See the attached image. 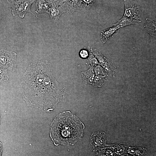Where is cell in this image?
<instances>
[{"label": "cell", "mask_w": 156, "mask_h": 156, "mask_svg": "<svg viewBox=\"0 0 156 156\" xmlns=\"http://www.w3.org/2000/svg\"><path fill=\"white\" fill-rule=\"evenodd\" d=\"M21 86L27 105L43 111L53 110L64 98L65 88L55 78L51 65L46 60L30 64Z\"/></svg>", "instance_id": "1"}, {"label": "cell", "mask_w": 156, "mask_h": 156, "mask_svg": "<svg viewBox=\"0 0 156 156\" xmlns=\"http://www.w3.org/2000/svg\"><path fill=\"white\" fill-rule=\"evenodd\" d=\"M84 124L70 111L56 116L50 125V137L56 146L73 145L83 135Z\"/></svg>", "instance_id": "2"}, {"label": "cell", "mask_w": 156, "mask_h": 156, "mask_svg": "<svg viewBox=\"0 0 156 156\" xmlns=\"http://www.w3.org/2000/svg\"><path fill=\"white\" fill-rule=\"evenodd\" d=\"M125 10L123 17L114 25L121 27L132 24H139L141 22L143 10L138 3L133 0H124Z\"/></svg>", "instance_id": "3"}, {"label": "cell", "mask_w": 156, "mask_h": 156, "mask_svg": "<svg viewBox=\"0 0 156 156\" xmlns=\"http://www.w3.org/2000/svg\"><path fill=\"white\" fill-rule=\"evenodd\" d=\"M36 0H16L12 2H8L9 6L12 9L13 16L16 15L23 18L27 12H30L34 15H35L31 10L32 4Z\"/></svg>", "instance_id": "4"}, {"label": "cell", "mask_w": 156, "mask_h": 156, "mask_svg": "<svg viewBox=\"0 0 156 156\" xmlns=\"http://www.w3.org/2000/svg\"><path fill=\"white\" fill-rule=\"evenodd\" d=\"M16 54L14 52L2 49L0 51V65L11 71L16 68Z\"/></svg>", "instance_id": "5"}, {"label": "cell", "mask_w": 156, "mask_h": 156, "mask_svg": "<svg viewBox=\"0 0 156 156\" xmlns=\"http://www.w3.org/2000/svg\"><path fill=\"white\" fill-rule=\"evenodd\" d=\"M106 142L105 134L104 132L93 133L90 137L89 148L92 151H95L102 148Z\"/></svg>", "instance_id": "6"}, {"label": "cell", "mask_w": 156, "mask_h": 156, "mask_svg": "<svg viewBox=\"0 0 156 156\" xmlns=\"http://www.w3.org/2000/svg\"><path fill=\"white\" fill-rule=\"evenodd\" d=\"M121 27L118 25L108 28L102 31L101 33V38L102 42L105 43L111 36L112 35Z\"/></svg>", "instance_id": "7"}, {"label": "cell", "mask_w": 156, "mask_h": 156, "mask_svg": "<svg viewBox=\"0 0 156 156\" xmlns=\"http://www.w3.org/2000/svg\"><path fill=\"white\" fill-rule=\"evenodd\" d=\"M36 8V13L37 14L43 13H49L50 8L49 3L45 0H36L35 3Z\"/></svg>", "instance_id": "8"}, {"label": "cell", "mask_w": 156, "mask_h": 156, "mask_svg": "<svg viewBox=\"0 0 156 156\" xmlns=\"http://www.w3.org/2000/svg\"><path fill=\"white\" fill-rule=\"evenodd\" d=\"M144 27L148 32L153 36H156V19L146 18Z\"/></svg>", "instance_id": "9"}, {"label": "cell", "mask_w": 156, "mask_h": 156, "mask_svg": "<svg viewBox=\"0 0 156 156\" xmlns=\"http://www.w3.org/2000/svg\"><path fill=\"white\" fill-rule=\"evenodd\" d=\"M61 8L60 7L53 6L50 8L49 13L50 16L53 20H57L60 15Z\"/></svg>", "instance_id": "10"}, {"label": "cell", "mask_w": 156, "mask_h": 156, "mask_svg": "<svg viewBox=\"0 0 156 156\" xmlns=\"http://www.w3.org/2000/svg\"><path fill=\"white\" fill-rule=\"evenodd\" d=\"M66 1L65 5L71 9H75L81 6V0H66Z\"/></svg>", "instance_id": "11"}, {"label": "cell", "mask_w": 156, "mask_h": 156, "mask_svg": "<svg viewBox=\"0 0 156 156\" xmlns=\"http://www.w3.org/2000/svg\"><path fill=\"white\" fill-rule=\"evenodd\" d=\"M8 79L7 69L0 65V84L8 81Z\"/></svg>", "instance_id": "12"}, {"label": "cell", "mask_w": 156, "mask_h": 156, "mask_svg": "<svg viewBox=\"0 0 156 156\" xmlns=\"http://www.w3.org/2000/svg\"><path fill=\"white\" fill-rule=\"evenodd\" d=\"M45 1L52 6H58L62 5L66 0H45Z\"/></svg>", "instance_id": "13"}, {"label": "cell", "mask_w": 156, "mask_h": 156, "mask_svg": "<svg viewBox=\"0 0 156 156\" xmlns=\"http://www.w3.org/2000/svg\"><path fill=\"white\" fill-rule=\"evenodd\" d=\"M95 0H81L82 2L87 8L91 6L94 2Z\"/></svg>", "instance_id": "14"}, {"label": "cell", "mask_w": 156, "mask_h": 156, "mask_svg": "<svg viewBox=\"0 0 156 156\" xmlns=\"http://www.w3.org/2000/svg\"><path fill=\"white\" fill-rule=\"evenodd\" d=\"M81 57L83 58H86L88 55L87 51L85 50H81L80 52Z\"/></svg>", "instance_id": "15"}, {"label": "cell", "mask_w": 156, "mask_h": 156, "mask_svg": "<svg viewBox=\"0 0 156 156\" xmlns=\"http://www.w3.org/2000/svg\"><path fill=\"white\" fill-rule=\"evenodd\" d=\"M2 151V146L1 143L0 142V155H1Z\"/></svg>", "instance_id": "16"}, {"label": "cell", "mask_w": 156, "mask_h": 156, "mask_svg": "<svg viewBox=\"0 0 156 156\" xmlns=\"http://www.w3.org/2000/svg\"><path fill=\"white\" fill-rule=\"evenodd\" d=\"M16 0H8V2H12Z\"/></svg>", "instance_id": "17"}, {"label": "cell", "mask_w": 156, "mask_h": 156, "mask_svg": "<svg viewBox=\"0 0 156 156\" xmlns=\"http://www.w3.org/2000/svg\"><path fill=\"white\" fill-rule=\"evenodd\" d=\"M0 120H1V117H0Z\"/></svg>", "instance_id": "18"}, {"label": "cell", "mask_w": 156, "mask_h": 156, "mask_svg": "<svg viewBox=\"0 0 156 156\" xmlns=\"http://www.w3.org/2000/svg\"><path fill=\"white\" fill-rule=\"evenodd\" d=\"M134 0V1H136V0Z\"/></svg>", "instance_id": "19"}]
</instances>
